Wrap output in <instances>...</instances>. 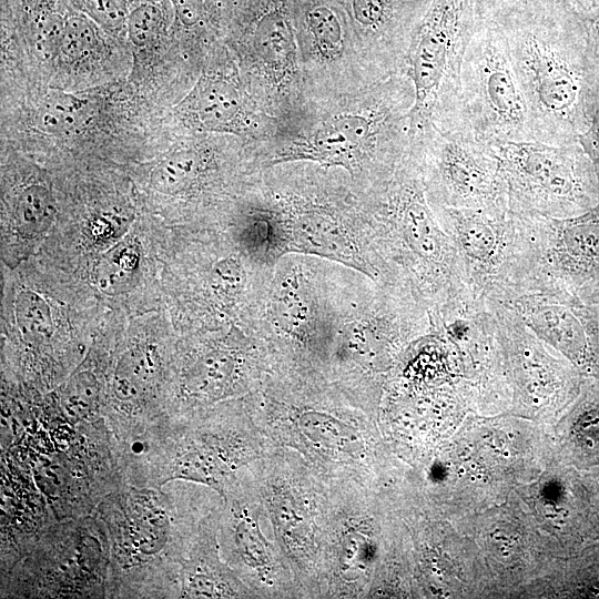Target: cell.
<instances>
[{"label":"cell","instance_id":"6da1fadb","mask_svg":"<svg viewBox=\"0 0 599 599\" xmlns=\"http://www.w3.org/2000/svg\"><path fill=\"white\" fill-rule=\"evenodd\" d=\"M429 328L428 312L394 288L333 261L288 254L273 271L251 332L268 374L321 378L367 398Z\"/></svg>","mask_w":599,"mask_h":599},{"label":"cell","instance_id":"7a4b0ae2","mask_svg":"<svg viewBox=\"0 0 599 599\" xmlns=\"http://www.w3.org/2000/svg\"><path fill=\"white\" fill-rule=\"evenodd\" d=\"M243 399L267 440L298 454L327 484L385 488L396 478L378 414L334 384L267 374Z\"/></svg>","mask_w":599,"mask_h":599},{"label":"cell","instance_id":"3957f363","mask_svg":"<svg viewBox=\"0 0 599 599\" xmlns=\"http://www.w3.org/2000/svg\"><path fill=\"white\" fill-rule=\"evenodd\" d=\"M499 27L522 88L532 141L576 142L599 73L581 18L565 0H506L483 6Z\"/></svg>","mask_w":599,"mask_h":599},{"label":"cell","instance_id":"277c9868","mask_svg":"<svg viewBox=\"0 0 599 599\" xmlns=\"http://www.w3.org/2000/svg\"><path fill=\"white\" fill-rule=\"evenodd\" d=\"M166 485L123 483L94 508L109 540L108 598L180 597L191 541L222 497L191 481Z\"/></svg>","mask_w":599,"mask_h":599},{"label":"cell","instance_id":"5b68a950","mask_svg":"<svg viewBox=\"0 0 599 599\" xmlns=\"http://www.w3.org/2000/svg\"><path fill=\"white\" fill-rule=\"evenodd\" d=\"M365 219L379 283L437 313L469 291L456 246L440 225L423 181L418 153L363 192Z\"/></svg>","mask_w":599,"mask_h":599},{"label":"cell","instance_id":"8992f818","mask_svg":"<svg viewBox=\"0 0 599 599\" xmlns=\"http://www.w3.org/2000/svg\"><path fill=\"white\" fill-rule=\"evenodd\" d=\"M273 447L240 398L183 418L165 417L118 444L116 457L124 483L163 487L184 480L223 498L237 483L240 471Z\"/></svg>","mask_w":599,"mask_h":599},{"label":"cell","instance_id":"52a82bcc","mask_svg":"<svg viewBox=\"0 0 599 599\" xmlns=\"http://www.w3.org/2000/svg\"><path fill=\"white\" fill-rule=\"evenodd\" d=\"M6 283L2 379L32 402L54 392L82 363L94 319H71V303L37 271Z\"/></svg>","mask_w":599,"mask_h":599},{"label":"cell","instance_id":"ba28073f","mask_svg":"<svg viewBox=\"0 0 599 599\" xmlns=\"http://www.w3.org/2000/svg\"><path fill=\"white\" fill-rule=\"evenodd\" d=\"M338 190L268 193L253 205V227L261 255L274 267L288 254L333 261L379 283L359 200Z\"/></svg>","mask_w":599,"mask_h":599},{"label":"cell","instance_id":"9c48e42d","mask_svg":"<svg viewBox=\"0 0 599 599\" xmlns=\"http://www.w3.org/2000/svg\"><path fill=\"white\" fill-rule=\"evenodd\" d=\"M240 474L270 520L301 599H318L328 484L298 454L278 446Z\"/></svg>","mask_w":599,"mask_h":599},{"label":"cell","instance_id":"30bf717a","mask_svg":"<svg viewBox=\"0 0 599 599\" xmlns=\"http://www.w3.org/2000/svg\"><path fill=\"white\" fill-rule=\"evenodd\" d=\"M453 240L469 290L499 304L544 284L532 215L432 206Z\"/></svg>","mask_w":599,"mask_h":599},{"label":"cell","instance_id":"8fae6325","mask_svg":"<svg viewBox=\"0 0 599 599\" xmlns=\"http://www.w3.org/2000/svg\"><path fill=\"white\" fill-rule=\"evenodd\" d=\"M479 19V0H433L414 30L405 71L414 85L408 139L420 145L435 130L463 125L460 71Z\"/></svg>","mask_w":599,"mask_h":599},{"label":"cell","instance_id":"7c38bea8","mask_svg":"<svg viewBox=\"0 0 599 599\" xmlns=\"http://www.w3.org/2000/svg\"><path fill=\"white\" fill-rule=\"evenodd\" d=\"M328 487L318 599L367 598L399 515L386 488L355 483Z\"/></svg>","mask_w":599,"mask_h":599},{"label":"cell","instance_id":"4fadbf2b","mask_svg":"<svg viewBox=\"0 0 599 599\" xmlns=\"http://www.w3.org/2000/svg\"><path fill=\"white\" fill-rule=\"evenodd\" d=\"M110 551L93 514L50 522L1 573V598H108Z\"/></svg>","mask_w":599,"mask_h":599},{"label":"cell","instance_id":"5bb4252c","mask_svg":"<svg viewBox=\"0 0 599 599\" xmlns=\"http://www.w3.org/2000/svg\"><path fill=\"white\" fill-rule=\"evenodd\" d=\"M106 348L102 418L115 444L166 417L179 333L167 328L98 329Z\"/></svg>","mask_w":599,"mask_h":599},{"label":"cell","instance_id":"9a60e30c","mask_svg":"<svg viewBox=\"0 0 599 599\" xmlns=\"http://www.w3.org/2000/svg\"><path fill=\"white\" fill-rule=\"evenodd\" d=\"M267 374L258 341L243 327L179 334L166 417L179 419L244 398L258 388Z\"/></svg>","mask_w":599,"mask_h":599},{"label":"cell","instance_id":"2e32d148","mask_svg":"<svg viewBox=\"0 0 599 599\" xmlns=\"http://www.w3.org/2000/svg\"><path fill=\"white\" fill-rule=\"evenodd\" d=\"M507 186L511 212L564 220L599 206V181L577 144L510 141L490 144Z\"/></svg>","mask_w":599,"mask_h":599},{"label":"cell","instance_id":"e0dca14e","mask_svg":"<svg viewBox=\"0 0 599 599\" xmlns=\"http://www.w3.org/2000/svg\"><path fill=\"white\" fill-rule=\"evenodd\" d=\"M459 112L463 124L483 143L532 141L507 42L495 20L480 9L461 65Z\"/></svg>","mask_w":599,"mask_h":599},{"label":"cell","instance_id":"ac0fdd59","mask_svg":"<svg viewBox=\"0 0 599 599\" xmlns=\"http://www.w3.org/2000/svg\"><path fill=\"white\" fill-rule=\"evenodd\" d=\"M415 151L432 206L508 209L506 182L490 144L466 128L435 130Z\"/></svg>","mask_w":599,"mask_h":599},{"label":"cell","instance_id":"d6986e66","mask_svg":"<svg viewBox=\"0 0 599 599\" xmlns=\"http://www.w3.org/2000/svg\"><path fill=\"white\" fill-rule=\"evenodd\" d=\"M222 499L219 540L225 562L255 599H301L280 548L261 528L262 505L241 474Z\"/></svg>","mask_w":599,"mask_h":599},{"label":"cell","instance_id":"ffe728a7","mask_svg":"<svg viewBox=\"0 0 599 599\" xmlns=\"http://www.w3.org/2000/svg\"><path fill=\"white\" fill-rule=\"evenodd\" d=\"M486 300L497 324L517 402L535 408L551 407L570 396L577 376L569 359L531 331L514 311Z\"/></svg>","mask_w":599,"mask_h":599},{"label":"cell","instance_id":"44dd1931","mask_svg":"<svg viewBox=\"0 0 599 599\" xmlns=\"http://www.w3.org/2000/svg\"><path fill=\"white\" fill-rule=\"evenodd\" d=\"M504 306L572 363L589 368L599 365V303L551 286L521 294Z\"/></svg>","mask_w":599,"mask_h":599},{"label":"cell","instance_id":"7402d4cb","mask_svg":"<svg viewBox=\"0 0 599 599\" xmlns=\"http://www.w3.org/2000/svg\"><path fill=\"white\" fill-rule=\"evenodd\" d=\"M546 284L580 295L599 281V206L572 219L534 216Z\"/></svg>","mask_w":599,"mask_h":599},{"label":"cell","instance_id":"603a6c76","mask_svg":"<svg viewBox=\"0 0 599 599\" xmlns=\"http://www.w3.org/2000/svg\"><path fill=\"white\" fill-rule=\"evenodd\" d=\"M222 505L223 499L205 515L191 541L182 568L179 598H255L221 555L219 530Z\"/></svg>","mask_w":599,"mask_h":599},{"label":"cell","instance_id":"cb8c5ba5","mask_svg":"<svg viewBox=\"0 0 599 599\" xmlns=\"http://www.w3.org/2000/svg\"><path fill=\"white\" fill-rule=\"evenodd\" d=\"M248 105L240 88L230 79L202 75L176 106L187 126L199 131L241 133L250 124Z\"/></svg>","mask_w":599,"mask_h":599},{"label":"cell","instance_id":"d4e9b609","mask_svg":"<svg viewBox=\"0 0 599 599\" xmlns=\"http://www.w3.org/2000/svg\"><path fill=\"white\" fill-rule=\"evenodd\" d=\"M212 172L210 159L202 152L185 148L160 160L150 173L153 191L164 195H182L202 186Z\"/></svg>","mask_w":599,"mask_h":599},{"label":"cell","instance_id":"484cf974","mask_svg":"<svg viewBox=\"0 0 599 599\" xmlns=\"http://www.w3.org/2000/svg\"><path fill=\"white\" fill-rule=\"evenodd\" d=\"M91 116L92 108L87 99L61 91L47 93L35 113L40 129L55 135L78 133Z\"/></svg>","mask_w":599,"mask_h":599},{"label":"cell","instance_id":"4316f807","mask_svg":"<svg viewBox=\"0 0 599 599\" xmlns=\"http://www.w3.org/2000/svg\"><path fill=\"white\" fill-rule=\"evenodd\" d=\"M100 27L81 11L70 10L58 51L70 63H84L102 48Z\"/></svg>","mask_w":599,"mask_h":599},{"label":"cell","instance_id":"83f0119b","mask_svg":"<svg viewBox=\"0 0 599 599\" xmlns=\"http://www.w3.org/2000/svg\"><path fill=\"white\" fill-rule=\"evenodd\" d=\"M255 41L261 55L273 68H285L290 63L292 55L291 27L282 10L268 11L258 20Z\"/></svg>","mask_w":599,"mask_h":599},{"label":"cell","instance_id":"f1b7e54d","mask_svg":"<svg viewBox=\"0 0 599 599\" xmlns=\"http://www.w3.org/2000/svg\"><path fill=\"white\" fill-rule=\"evenodd\" d=\"M166 27V12L159 0H131L125 31L139 49L155 45Z\"/></svg>","mask_w":599,"mask_h":599},{"label":"cell","instance_id":"f546056e","mask_svg":"<svg viewBox=\"0 0 599 599\" xmlns=\"http://www.w3.org/2000/svg\"><path fill=\"white\" fill-rule=\"evenodd\" d=\"M305 23L316 48L325 55H335L343 48V22L329 4L312 6L305 12Z\"/></svg>","mask_w":599,"mask_h":599},{"label":"cell","instance_id":"4dcf8cb0","mask_svg":"<svg viewBox=\"0 0 599 599\" xmlns=\"http://www.w3.org/2000/svg\"><path fill=\"white\" fill-rule=\"evenodd\" d=\"M576 13L582 18L591 12L598 4L599 0H565Z\"/></svg>","mask_w":599,"mask_h":599},{"label":"cell","instance_id":"1f68e13d","mask_svg":"<svg viewBox=\"0 0 599 599\" xmlns=\"http://www.w3.org/2000/svg\"><path fill=\"white\" fill-rule=\"evenodd\" d=\"M580 297L585 301L599 303V281L580 293Z\"/></svg>","mask_w":599,"mask_h":599},{"label":"cell","instance_id":"d6a6232c","mask_svg":"<svg viewBox=\"0 0 599 599\" xmlns=\"http://www.w3.org/2000/svg\"><path fill=\"white\" fill-rule=\"evenodd\" d=\"M502 1H506V0H479V3L483 6H486V4H494V3H498Z\"/></svg>","mask_w":599,"mask_h":599}]
</instances>
